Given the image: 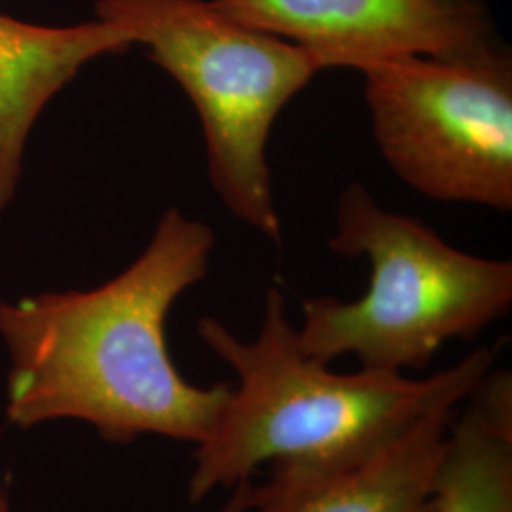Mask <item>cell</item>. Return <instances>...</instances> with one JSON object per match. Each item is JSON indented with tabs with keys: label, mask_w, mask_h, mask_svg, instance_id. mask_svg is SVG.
Listing matches in <instances>:
<instances>
[{
	"label": "cell",
	"mask_w": 512,
	"mask_h": 512,
	"mask_svg": "<svg viewBox=\"0 0 512 512\" xmlns=\"http://www.w3.org/2000/svg\"><path fill=\"white\" fill-rule=\"evenodd\" d=\"M215 241L205 222L169 207L143 255L101 287L2 302L8 420L86 421L118 444L145 435L200 444L232 387L186 382L169 355L165 321L205 279Z\"/></svg>",
	"instance_id": "cell-1"
},
{
	"label": "cell",
	"mask_w": 512,
	"mask_h": 512,
	"mask_svg": "<svg viewBox=\"0 0 512 512\" xmlns=\"http://www.w3.org/2000/svg\"><path fill=\"white\" fill-rule=\"evenodd\" d=\"M0 512H10L8 495H6V490H4V486H2V482H0Z\"/></svg>",
	"instance_id": "cell-11"
},
{
	"label": "cell",
	"mask_w": 512,
	"mask_h": 512,
	"mask_svg": "<svg viewBox=\"0 0 512 512\" xmlns=\"http://www.w3.org/2000/svg\"><path fill=\"white\" fill-rule=\"evenodd\" d=\"M327 243L366 256L372 275L353 302H302L298 342L321 363L355 355L361 368L421 370L446 342L473 340L511 308V260L459 251L420 219L382 209L363 184L340 194Z\"/></svg>",
	"instance_id": "cell-3"
},
{
	"label": "cell",
	"mask_w": 512,
	"mask_h": 512,
	"mask_svg": "<svg viewBox=\"0 0 512 512\" xmlns=\"http://www.w3.org/2000/svg\"><path fill=\"white\" fill-rule=\"evenodd\" d=\"M251 480H245L232 488V497L220 507L219 512H247V497L251 490Z\"/></svg>",
	"instance_id": "cell-10"
},
{
	"label": "cell",
	"mask_w": 512,
	"mask_h": 512,
	"mask_svg": "<svg viewBox=\"0 0 512 512\" xmlns=\"http://www.w3.org/2000/svg\"><path fill=\"white\" fill-rule=\"evenodd\" d=\"M378 148L404 183L439 202L512 209V59L505 46L465 57L366 63Z\"/></svg>",
	"instance_id": "cell-5"
},
{
	"label": "cell",
	"mask_w": 512,
	"mask_h": 512,
	"mask_svg": "<svg viewBox=\"0 0 512 512\" xmlns=\"http://www.w3.org/2000/svg\"><path fill=\"white\" fill-rule=\"evenodd\" d=\"M450 420L427 512H512V376L488 370Z\"/></svg>",
	"instance_id": "cell-8"
},
{
	"label": "cell",
	"mask_w": 512,
	"mask_h": 512,
	"mask_svg": "<svg viewBox=\"0 0 512 512\" xmlns=\"http://www.w3.org/2000/svg\"><path fill=\"white\" fill-rule=\"evenodd\" d=\"M97 19L143 44L183 88L202 122L209 179L226 209L281 241L268 137L321 65L283 38L226 16L211 0H97Z\"/></svg>",
	"instance_id": "cell-4"
},
{
	"label": "cell",
	"mask_w": 512,
	"mask_h": 512,
	"mask_svg": "<svg viewBox=\"0 0 512 512\" xmlns=\"http://www.w3.org/2000/svg\"><path fill=\"white\" fill-rule=\"evenodd\" d=\"M131 46L101 19L46 27L0 14V211L18 190L23 150L42 110L86 63Z\"/></svg>",
	"instance_id": "cell-7"
},
{
	"label": "cell",
	"mask_w": 512,
	"mask_h": 512,
	"mask_svg": "<svg viewBox=\"0 0 512 512\" xmlns=\"http://www.w3.org/2000/svg\"><path fill=\"white\" fill-rule=\"evenodd\" d=\"M198 334L236 372L238 387L196 444L188 499L200 503L215 490H232L270 463L268 482L251 484L247 512H294L425 416L458 408L499 351L476 349L429 378L372 368L340 374L300 348L279 289L266 291L253 340L215 317H202Z\"/></svg>",
	"instance_id": "cell-2"
},
{
	"label": "cell",
	"mask_w": 512,
	"mask_h": 512,
	"mask_svg": "<svg viewBox=\"0 0 512 512\" xmlns=\"http://www.w3.org/2000/svg\"><path fill=\"white\" fill-rule=\"evenodd\" d=\"M245 27L306 50L321 69L403 57H465L503 42L484 0H211Z\"/></svg>",
	"instance_id": "cell-6"
},
{
	"label": "cell",
	"mask_w": 512,
	"mask_h": 512,
	"mask_svg": "<svg viewBox=\"0 0 512 512\" xmlns=\"http://www.w3.org/2000/svg\"><path fill=\"white\" fill-rule=\"evenodd\" d=\"M456 408H440L294 512H427L433 473Z\"/></svg>",
	"instance_id": "cell-9"
}]
</instances>
